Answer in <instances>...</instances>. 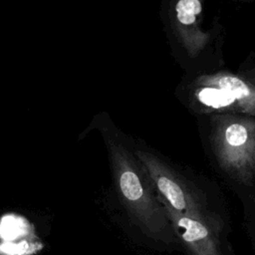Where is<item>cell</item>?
Instances as JSON below:
<instances>
[{"label": "cell", "instance_id": "cell-6", "mask_svg": "<svg viewBox=\"0 0 255 255\" xmlns=\"http://www.w3.org/2000/svg\"><path fill=\"white\" fill-rule=\"evenodd\" d=\"M157 198L174 235L179 238L189 255H223L219 234L212 227L174 210L159 194H157Z\"/></svg>", "mask_w": 255, "mask_h": 255}, {"label": "cell", "instance_id": "cell-2", "mask_svg": "<svg viewBox=\"0 0 255 255\" xmlns=\"http://www.w3.org/2000/svg\"><path fill=\"white\" fill-rule=\"evenodd\" d=\"M210 145L219 167L239 184L255 182V117L210 115Z\"/></svg>", "mask_w": 255, "mask_h": 255}, {"label": "cell", "instance_id": "cell-3", "mask_svg": "<svg viewBox=\"0 0 255 255\" xmlns=\"http://www.w3.org/2000/svg\"><path fill=\"white\" fill-rule=\"evenodd\" d=\"M189 94L198 113L255 117V82L248 76L227 71L203 74L193 81Z\"/></svg>", "mask_w": 255, "mask_h": 255}, {"label": "cell", "instance_id": "cell-9", "mask_svg": "<svg viewBox=\"0 0 255 255\" xmlns=\"http://www.w3.org/2000/svg\"><path fill=\"white\" fill-rule=\"evenodd\" d=\"M254 202H255V198H254Z\"/></svg>", "mask_w": 255, "mask_h": 255}, {"label": "cell", "instance_id": "cell-7", "mask_svg": "<svg viewBox=\"0 0 255 255\" xmlns=\"http://www.w3.org/2000/svg\"><path fill=\"white\" fill-rule=\"evenodd\" d=\"M31 225L29 222L17 215L9 214L2 217L0 221V236L6 241H15L23 239L31 233Z\"/></svg>", "mask_w": 255, "mask_h": 255}, {"label": "cell", "instance_id": "cell-8", "mask_svg": "<svg viewBox=\"0 0 255 255\" xmlns=\"http://www.w3.org/2000/svg\"><path fill=\"white\" fill-rule=\"evenodd\" d=\"M43 248V244L33 238L0 243V255H34Z\"/></svg>", "mask_w": 255, "mask_h": 255}, {"label": "cell", "instance_id": "cell-1", "mask_svg": "<svg viewBox=\"0 0 255 255\" xmlns=\"http://www.w3.org/2000/svg\"><path fill=\"white\" fill-rule=\"evenodd\" d=\"M107 146L116 186L130 219L152 240L171 243L174 233L141 163L114 138H107Z\"/></svg>", "mask_w": 255, "mask_h": 255}, {"label": "cell", "instance_id": "cell-5", "mask_svg": "<svg viewBox=\"0 0 255 255\" xmlns=\"http://www.w3.org/2000/svg\"><path fill=\"white\" fill-rule=\"evenodd\" d=\"M203 0H172L169 18L178 43L191 57H197L210 41V34L202 29Z\"/></svg>", "mask_w": 255, "mask_h": 255}, {"label": "cell", "instance_id": "cell-4", "mask_svg": "<svg viewBox=\"0 0 255 255\" xmlns=\"http://www.w3.org/2000/svg\"><path fill=\"white\" fill-rule=\"evenodd\" d=\"M135 157L149 176L157 194L174 210L198 219L218 234L223 222L219 215L208 208L206 199L200 192L157 155L144 149H135Z\"/></svg>", "mask_w": 255, "mask_h": 255}]
</instances>
